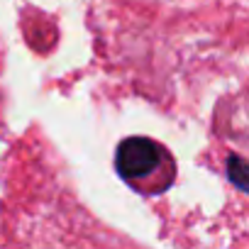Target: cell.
Segmentation results:
<instances>
[{
	"instance_id": "1",
	"label": "cell",
	"mask_w": 249,
	"mask_h": 249,
	"mask_svg": "<svg viewBox=\"0 0 249 249\" xmlns=\"http://www.w3.org/2000/svg\"><path fill=\"white\" fill-rule=\"evenodd\" d=\"M166 161V149L149 137H127L117 144L115 171L124 181H142L161 169Z\"/></svg>"
},
{
	"instance_id": "2",
	"label": "cell",
	"mask_w": 249,
	"mask_h": 249,
	"mask_svg": "<svg viewBox=\"0 0 249 249\" xmlns=\"http://www.w3.org/2000/svg\"><path fill=\"white\" fill-rule=\"evenodd\" d=\"M225 176L234 188L249 193V161L247 159H242L239 154H230L225 159Z\"/></svg>"
}]
</instances>
